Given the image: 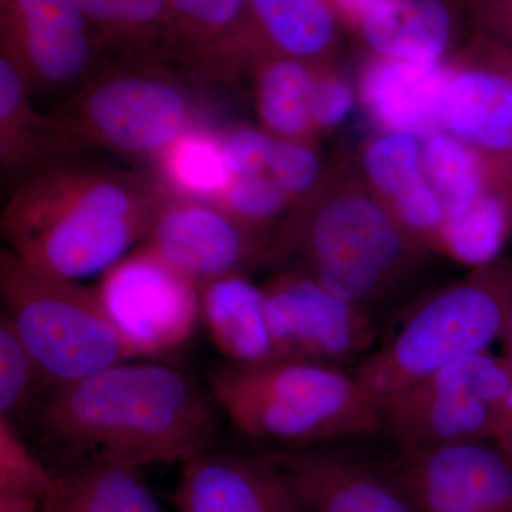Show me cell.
Instances as JSON below:
<instances>
[{
	"label": "cell",
	"instance_id": "cell-1",
	"mask_svg": "<svg viewBox=\"0 0 512 512\" xmlns=\"http://www.w3.org/2000/svg\"><path fill=\"white\" fill-rule=\"evenodd\" d=\"M136 360L47 387L36 424L62 463L104 456L138 467L183 464L210 450L222 421L210 390L177 367Z\"/></svg>",
	"mask_w": 512,
	"mask_h": 512
},
{
	"label": "cell",
	"instance_id": "cell-2",
	"mask_svg": "<svg viewBox=\"0 0 512 512\" xmlns=\"http://www.w3.org/2000/svg\"><path fill=\"white\" fill-rule=\"evenodd\" d=\"M167 194L156 175L72 154L16 185L0 227L26 264L77 281L109 271L146 238Z\"/></svg>",
	"mask_w": 512,
	"mask_h": 512
},
{
	"label": "cell",
	"instance_id": "cell-3",
	"mask_svg": "<svg viewBox=\"0 0 512 512\" xmlns=\"http://www.w3.org/2000/svg\"><path fill=\"white\" fill-rule=\"evenodd\" d=\"M207 383L222 414L252 439L306 447L386 431L372 394L338 367L221 362L210 367Z\"/></svg>",
	"mask_w": 512,
	"mask_h": 512
},
{
	"label": "cell",
	"instance_id": "cell-4",
	"mask_svg": "<svg viewBox=\"0 0 512 512\" xmlns=\"http://www.w3.org/2000/svg\"><path fill=\"white\" fill-rule=\"evenodd\" d=\"M183 76L161 56H124L100 66L53 114L74 153L94 148L154 160L200 124V103Z\"/></svg>",
	"mask_w": 512,
	"mask_h": 512
},
{
	"label": "cell",
	"instance_id": "cell-5",
	"mask_svg": "<svg viewBox=\"0 0 512 512\" xmlns=\"http://www.w3.org/2000/svg\"><path fill=\"white\" fill-rule=\"evenodd\" d=\"M3 313L35 359L46 386H64L143 359L99 295L72 279L39 271L9 248L0 252Z\"/></svg>",
	"mask_w": 512,
	"mask_h": 512
},
{
	"label": "cell",
	"instance_id": "cell-6",
	"mask_svg": "<svg viewBox=\"0 0 512 512\" xmlns=\"http://www.w3.org/2000/svg\"><path fill=\"white\" fill-rule=\"evenodd\" d=\"M477 271L421 303L357 367L356 379L379 407L440 367L485 352L501 339L512 313V262L495 261Z\"/></svg>",
	"mask_w": 512,
	"mask_h": 512
},
{
	"label": "cell",
	"instance_id": "cell-7",
	"mask_svg": "<svg viewBox=\"0 0 512 512\" xmlns=\"http://www.w3.org/2000/svg\"><path fill=\"white\" fill-rule=\"evenodd\" d=\"M286 249L301 255L303 275L366 308L396 275L406 231L365 195L339 194L289 225L266 252Z\"/></svg>",
	"mask_w": 512,
	"mask_h": 512
},
{
	"label": "cell",
	"instance_id": "cell-8",
	"mask_svg": "<svg viewBox=\"0 0 512 512\" xmlns=\"http://www.w3.org/2000/svg\"><path fill=\"white\" fill-rule=\"evenodd\" d=\"M512 384L507 357H461L380 404L384 429L402 451L491 441Z\"/></svg>",
	"mask_w": 512,
	"mask_h": 512
},
{
	"label": "cell",
	"instance_id": "cell-9",
	"mask_svg": "<svg viewBox=\"0 0 512 512\" xmlns=\"http://www.w3.org/2000/svg\"><path fill=\"white\" fill-rule=\"evenodd\" d=\"M96 292L143 359L181 348L201 319L200 285L146 245L111 266Z\"/></svg>",
	"mask_w": 512,
	"mask_h": 512
},
{
	"label": "cell",
	"instance_id": "cell-10",
	"mask_svg": "<svg viewBox=\"0 0 512 512\" xmlns=\"http://www.w3.org/2000/svg\"><path fill=\"white\" fill-rule=\"evenodd\" d=\"M104 50L72 0H0V55L33 96L73 93L99 69Z\"/></svg>",
	"mask_w": 512,
	"mask_h": 512
},
{
	"label": "cell",
	"instance_id": "cell-11",
	"mask_svg": "<svg viewBox=\"0 0 512 512\" xmlns=\"http://www.w3.org/2000/svg\"><path fill=\"white\" fill-rule=\"evenodd\" d=\"M262 292L276 360L342 369L375 343V322L365 306L340 298L309 276H281Z\"/></svg>",
	"mask_w": 512,
	"mask_h": 512
},
{
	"label": "cell",
	"instance_id": "cell-12",
	"mask_svg": "<svg viewBox=\"0 0 512 512\" xmlns=\"http://www.w3.org/2000/svg\"><path fill=\"white\" fill-rule=\"evenodd\" d=\"M384 468L421 512H512V458L493 441L402 451Z\"/></svg>",
	"mask_w": 512,
	"mask_h": 512
},
{
	"label": "cell",
	"instance_id": "cell-13",
	"mask_svg": "<svg viewBox=\"0 0 512 512\" xmlns=\"http://www.w3.org/2000/svg\"><path fill=\"white\" fill-rule=\"evenodd\" d=\"M146 247L198 285L237 274L264 256L268 241L224 208L168 192L151 221Z\"/></svg>",
	"mask_w": 512,
	"mask_h": 512
},
{
	"label": "cell",
	"instance_id": "cell-14",
	"mask_svg": "<svg viewBox=\"0 0 512 512\" xmlns=\"http://www.w3.org/2000/svg\"><path fill=\"white\" fill-rule=\"evenodd\" d=\"M178 512H309L265 454L210 450L181 464Z\"/></svg>",
	"mask_w": 512,
	"mask_h": 512
},
{
	"label": "cell",
	"instance_id": "cell-15",
	"mask_svg": "<svg viewBox=\"0 0 512 512\" xmlns=\"http://www.w3.org/2000/svg\"><path fill=\"white\" fill-rule=\"evenodd\" d=\"M266 456L309 512H421L384 466H369L320 446L284 447Z\"/></svg>",
	"mask_w": 512,
	"mask_h": 512
},
{
	"label": "cell",
	"instance_id": "cell-16",
	"mask_svg": "<svg viewBox=\"0 0 512 512\" xmlns=\"http://www.w3.org/2000/svg\"><path fill=\"white\" fill-rule=\"evenodd\" d=\"M168 32L163 59H173L197 79L232 76L262 55L249 0H167Z\"/></svg>",
	"mask_w": 512,
	"mask_h": 512
},
{
	"label": "cell",
	"instance_id": "cell-17",
	"mask_svg": "<svg viewBox=\"0 0 512 512\" xmlns=\"http://www.w3.org/2000/svg\"><path fill=\"white\" fill-rule=\"evenodd\" d=\"M440 130L476 150L512 160V50L500 63L451 73L440 109Z\"/></svg>",
	"mask_w": 512,
	"mask_h": 512
},
{
	"label": "cell",
	"instance_id": "cell-18",
	"mask_svg": "<svg viewBox=\"0 0 512 512\" xmlns=\"http://www.w3.org/2000/svg\"><path fill=\"white\" fill-rule=\"evenodd\" d=\"M450 74L441 62L379 57L363 74V100L387 130L423 138L440 130L441 101Z\"/></svg>",
	"mask_w": 512,
	"mask_h": 512
},
{
	"label": "cell",
	"instance_id": "cell-19",
	"mask_svg": "<svg viewBox=\"0 0 512 512\" xmlns=\"http://www.w3.org/2000/svg\"><path fill=\"white\" fill-rule=\"evenodd\" d=\"M141 468L104 456L64 461L40 512H164Z\"/></svg>",
	"mask_w": 512,
	"mask_h": 512
},
{
	"label": "cell",
	"instance_id": "cell-20",
	"mask_svg": "<svg viewBox=\"0 0 512 512\" xmlns=\"http://www.w3.org/2000/svg\"><path fill=\"white\" fill-rule=\"evenodd\" d=\"M33 94L8 57L0 55V167L3 180L35 173L45 165L72 156L55 114H40Z\"/></svg>",
	"mask_w": 512,
	"mask_h": 512
},
{
	"label": "cell",
	"instance_id": "cell-21",
	"mask_svg": "<svg viewBox=\"0 0 512 512\" xmlns=\"http://www.w3.org/2000/svg\"><path fill=\"white\" fill-rule=\"evenodd\" d=\"M200 292L201 319L224 362L237 366L275 362L262 288L237 272L205 282Z\"/></svg>",
	"mask_w": 512,
	"mask_h": 512
},
{
	"label": "cell",
	"instance_id": "cell-22",
	"mask_svg": "<svg viewBox=\"0 0 512 512\" xmlns=\"http://www.w3.org/2000/svg\"><path fill=\"white\" fill-rule=\"evenodd\" d=\"M357 26L382 59L440 63L453 39L454 16L446 0H389Z\"/></svg>",
	"mask_w": 512,
	"mask_h": 512
},
{
	"label": "cell",
	"instance_id": "cell-23",
	"mask_svg": "<svg viewBox=\"0 0 512 512\" xmlns=\"http://www.w3.org/2000/svg\"><path fill=\"white\" fill-rule=\"evenodd\" d=\"M262 53L313 62L336 45L339 13L333 0H249Z\"/></svg>",
	"mask_w": 512,
	"mask_h": 512
},
{
	"label": "cell",
	"instance_id": "cell-24",
	"mask_svg": "<svg viewBox=\"0 0 512 512\" xmlns=\"http://www.w3.org/2000/svg\"><path fill=\"white\" fill-rule=\"evenodd\" d=\"M154 160L158 181L177 197L217 204L234 180L221 136L202 126L174 138Z\"/></svg>",
	"mask_w": 512,
	"mask_h": 512
},
{
	"label": "cell",
	"instance_id": "cell-25",
	"mask_svg": "<svg viewBox=\"0 0 512 512\" xmlns=\"http://www.w3.org/2000/svg\"><path fill=\"white\" fill-rule=\"evenodd\" d=\"M256 72V107L266 130L282 140L301 141L312 130L315 74L308 63L262 53Z\"/></svg>",
	"mask_w": 512,
	"mask_h": 512
},
{
	"label": "cell",
	"instance_id": "cell-26",
	"mask_svg": "<svg viewBox=\"0 0 512 512\" xmlns=\"http://www.w3.org/2000/svg\"><path fill=\"white\" fill-rule=\"evenodd\" d=\"M104 47L121 56H161L168 32L167 0H72Z\"/></svg>",
	"mask_w": 512,
	"mask_h": 512
},
{
	"label": "cell",
	"instance_id": "cell-27",
	"mask_svg": "<svg viewBox=\"0 0 512 512\" xmlns=\"http://www.w3.org/2000/svg\"><path fill=\"white\" fill-rule=\"evenodd\" d=\"M421 161L446 220L463 214L487 190L485 167L476 148L447 131L421 138Z\"/></svg>",
	"mask_w": 512,
	"mask_h": 512
},
{
	"label": "cell",
	"instance_id": "cell-28",
	"mask_svg": "<svg viewBox=\"0 0 512 512\" xmlns=\"http://www.w3.org/2000/svg\"><path fill=\"white\" fill-rule=\"evenodd\" d=\"M511 228L510 195L487 187L467 211L444 221L437 242L461 264L481 268L497 261Z\"/></svg>",
	"mask_w": 512,
	"mask_h": 512
},
{
	"label": "cell",
	"instance_id": "cell-29",
	"mask_svg": "<svg viewBox=\"0 0 512 512\" xmlns=\"http://www.w3.org/2000/svg\"><path fill=\"white\" fill-rule=\"evenodd\" d=\"M365 165L370 183L390 204L426 180L419 137L410 134L389 131L376 138L367 148Z\"/></svg>",
	"mask_w": 512,
	"mask_h": 512
},
{
	"label": "cell",
	"instance_id": "cell-30",
	"mask_svg": "<svg viewBox=\"0 0 512 512\" xmlns=\"http://www.w3.org/2000/svg\"><path fill=\"white\" fill-rule=\"evenodd\" d=\"M55 484V468L30 450L16 421L0 419V495L43 500Z\"/></svg>",
	"mask_w": 512,
	"mask_h": 512
},
{
	"label": "cell",
	"instance_id": "cell-31",
	"mask_svg": "<svg viewBox=\"0 0 512 512\" xmlns=\"http://www.w3.org/2000/svg\"><path fill=\"white\" fill-rule=\"evenodd\" d=\"M46 386L35 359L8 316L0 315V419L15 421Z\"/></svg>",
	"mask_w": 512,
	"mask_h": 512
},
{
	"label": "cell",
	"instance_id": "cell-32",
	"mask_svg": "<svg viewBox=\"0 0 512 512\" xmlns=\"http://www.w3.org/2000/svg\"><path fill=\"white\" fill-rule=\"evenodd\" d=\"M291 200L274 178L264 173L234 177L217 205L242 224L262 232L285 211Z\"/></svg>",
	"mask_w": 512,
	"mask_h": 512
},
{
	"label": "cell",
	"instance_id": "cell-33",
	"mask_svg": "<svg viewBox=\"0 0 512 512\" xmlns=\"http://www.w3.org/2000/svg\"><path fill=\"white\" fill-rule=\"evenodd\" d=\"M268 174L289 197H302L318 181V157L301 141L276 138Z\"/></svg>",
	"mask_w": 512,
	"mask_h": 512
},
{
	"label": "cell",
	"instance_id": "cell-34",
	"mask_svg": "<svg viewBox=\"0 0 512 512\" xmlns=\"http://www.w3.org/2000/svg\"><path fill=\"white\" fill-rule=\"evenodd\" d=\"M225 160L234 177L268 173L276 137L249 126L231 128L221 134Z\"/></svg>",
	"mask_w": 512,
	"mask_h": 512
},
{
	"label": "cell",
	"instance_id": "cell-35",
	"mask_svg": "<svg viewBox=\"0 0 512 512\" xmlns=\"http://www.w3.org/2000/svg\"><path fill=\"white\" fill-rule=\"evenodd\" d=\"M353 107V93L349 84L338 77H315L311 94L313 126H338L349 116Z\"/></svg>",
	"mask_w": 512,
	"mask_h": 512
},
{
	"label": "cell",
	"instance_id": "cell-36",
	"mask_svg": "<svg viewBox=\"0 0 512 512\" xmlns=\"http://www.w3.org/2000/svg\"><path fill=\"white\" fill-rule=\"evenodd\" d=\"M484 12L498 42L512 50V0H484Z\"/></svg>",
	"mask_w": 512,
	"mask_h": 512
},
{
	"label": "cell",
	"instance_id": "cell-37",
	"mask_svg": "<svg viewBox=\"0 0 512 512\" xmlns=\"http://www.w3.org/2000/svg\"><path fill=\"white\" fill-rule=\"evenodd\" d=\"M495 446L512 458V384L498 414L493 439Z\"/></svg>",
	"mask_w": 512,
	"mask_h": 512
},
{
	"label": "cell",
	"instance_id": "cell-38",
	"mask_svg": "<svg viewBox=\"0 0 512 512\" xmlns=\"http://www.w3.org/2000/svg\"><path fill=\"white\" fill-rule=\"evenodd\" d=\"M389 0H333L335 8L338 10L339 18H345L353 23H359L365 18L367 13L373 9L379 8L383 3Z\"/></svg>",
	"mask_w": 512,
	"mask_h": 512
},
{
	"label": "cell",
	"instance_id": "cell-39",
	"mask_svg": "<svg viewBox=\"0 0 512 512\" xmlns=\"http://www.w3.org/2000/svg\"><path fill=\"white\" fill-rule=\"evenodd\" d=\"M0 512H40L39 501L0 495Z\"/></svg>",
	"mask_w": 512,
	"mask_h": 512
},
{
	"label": "cell",
	"instance_id": "cell-40",
	"mask_svg": "<svg viewBox=\"0 0 512 512\" xmlns=\"http://www.w3.org/2000/svg\"><path fill=\"white\" fill-rule=\"evenodd\" d=\"M504 356L512 363V348L505 349Z\"/></svg>",
	"mask_w": 512,
	"mask_h": 512
}]
</instances>
